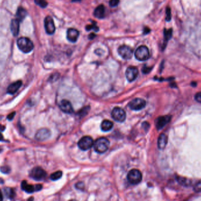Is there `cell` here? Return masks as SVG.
Here are the masks:
<instances>
[{"mask_svg":"<svg viewBox=\"0 0 201 201\" xmlns=\"http://www.w3.org/2000/svg\"><path fill=\"white\" fill-rule=\"evenodd\" d=\"M95 150L98 153H104L110 147V142L105 137H100L94 143Z\"/></svg>","mask_w":201,"mask_h":201,"instance_id":"6da1fadb","label":"cell"},{"mask_svg":"<svg viewBox=\"0 0 201 201\" xmlns=\"http://www.w3.org/2000/svg\"><path fill=\"white\" fill-rule=\"evenodd\" d=\"M17 45L20 50L23 52L28 53L31 52L34 48V44L31 40L26 37H21L17 41Z\"/></svg>","mask_w":201,"mask_h":201,"instance_id":"7a4b0ae2","label":"cell"},{"mask_svg":"<svg viewBox=\"0 0 201 201\" xmlns=\"http://www.w3.org/2000/svg\"><path fill=\"white\" fill-rule=\"evenodd\" d=\"M127 179L130 183L136 185L140 183L143 179V175L138 169H132L127 175Z\"/></svg>","mask_w":201,"mask_h":201,"instance_id":"3957f363","label":"cell"},{"mask_svg":"<svg viewBox=\"0 0 201 201\" xmlns=\"http://www.w3.org/2000/svg\"><path fill=\"white\" fill-rule=\"evenodd\" d=\"M135 57L139 61L147 60L150 57L149 49L145 45L139 46L135 52Z\"/></svg>","mask_w":201,"mask_h":201,"instance_id":"277c9868","label":"cell"},{"mask_svg":"<svg viewBox=\"0 0 201 201\" xmlns=\"http://www.w3.org/2000/svg\"><path fill=\"white\" fill-rule=\"evenodd\" d=\"M111 116L114 120L118 122H123L126 119V113L123 109L120 107H115L111 112Z\"/></svg>","mask_w":201,"mask_h":201,"instance_id":"5b68a950","label":"cell"},{"mask_svg":"<svg viewBox=\"0 0 201 201\" xmlns=\"http://www.w3.org/2000/svg\"><path fill=\"white\" fill-rule=\"evenodd\" d=\"M30 176L35 181H40L46 178V173L43 169L40 167H35L31 170Z\"/></svg>","mask_w":201,"mask_h":201,"instance_id":"8992f818","label":"cell"},{"mask_svg":"<svg viewBox=\"0 0 201 201\" xmlns=\"http://www.w3.org/2000/svg\"><path fill=\"white\" fill-rule=\"evenodd\" d=\"M94 141L90 136H85L82 137L78 143V147L82 150H87L91 148L94 145Z\"/></svg>","mask_w":201,"mask_h":201,"instance_id":"52a82bcc","label":"cell"},{"mask_svg":"<svg viewBox=\"0 0 201 201\" xmlns=\"http://www.w3.org/2000/svg\"><path fill=\"white\" fill-rule=\"evenodd\" d=\"M119 56L125 60H129L132 58L134 52L132 49L127 45H123L120 46L118 50Z\"/></svg>","mask_w":201,"mask_h":201,"instance_id":"ba28073f","label":"cell"},{"mask_svg":"<svg viewBox=\"0 0 201 201\" xmlns=\"http://www.w3.org/2000/svg\"><path fill=\"white\" fill-rule=\"evenodd\" d=\"M146 106V102L140 98H136L132 100L130 104L129 107L130 109L133 110L138 111L143 109Z\"/></svg>","mask_w":201,"mask_h":201,"instance_id":"9c48e42d","label":"cell"},{"mask_svg":"<svg viewBox=\"0 0 201 201\" xmlns=\"http://www.w3.org/2000/svg\"><path fill=\"white\" fill-rule=\"evenodd\" d=\"M51 135V131L46 128L39 129L35 135V139L38 141H44L50 137Z\"/></svg>","mask_w":201,"mask_h":201,"instance_id":"30bf717a","label":"cell"},{"mask_svg":"<svg viewBox=\"0 0 201 201\" xmlns=\"http://www.w3.org/2000/svg\"><path fill=\"white\" fill-rule=\"evenodd\" d=\"M44 26L46 28V32L48 34H53L55 31V26L54 24V20L50 16L46 17L44 20Z\"/></svg>","mask_w":201,"mask_h":201,"instance_id":"8fae6325","label":"cell"},{"mask_svg":"<svg viewBox=\"0 0 201 201\" xmlns=\"http://www.w3.org/2000/svg\"><path fill=\"white\" fill-rule=\"evenodd\" d=\"M138 73H139L138 70L136 67L131 66L127 68L125 72V76L127 80L130 82H132L134 81L137 78L138 76Z\"/></svg>","mask_w":201,"mask_h":201,"instance_id":"7c38bea8","label":"cell"},{"mask_svg":"<svg viewBox=\"0 0 201 201\" xmlns=\"http://www.w3.org/2000/svg\"><path fill=\"white\" fill-rule=\"evenodd\" d=\"M59 107L60 109L65 113L71 114L74 111V109L71 102L67 100L64 99L61 100L59 104Z\"/></svg>","mask_w":201,"mask_h":201,"instance_id":"4fadbf2b","label":"cell"},{"mask_svg":"<svg viewBox=\"0 0 201 201\" xmlns=\"http://www.w3.org/2000/svg\"><path fill=\"white\" fill-rule=\"evenodd\" d=\"M171 119V116L159 117L156 119V128L158 130L162 129L166 124H167L170 122Z\"/></svg>","mask_w":201,"mask_h":201,"instance_id":"5bb4252c","label":"cell"},{"mask_svg":"<svg viewBox=\"0 0 201 201\" xmlns=\"http://www.w3.org/2000/svg\"><path fill=\"white\" fill-rule=\"evenodd\" d=\"M79 32L75 28H69L67 30L66 37L67 39L71 43H75L78 39Z\"/></svg>","mask_w":201,"mask_h":201,"instance_id":"9a60e30c","label":"cell"},{"mask_svg":"<svg viewBox=\"0 0 201 201\" xmlns=\"http://www.w3.org/2000/svg\"><path fill=\"white\" fill-rule=\"evenodd\" d=\"M22 81L18 80L10 84L7 88V93L10 94H15L22 86Z\"/></svg>","mask_w":201,"mask_h":201,"instance_id":"2e32d148","label":"cell"},{"mask_svg":"<svg viewBox=\"0 0 201 201\" xmlns=\"http://www.w3.org/2000/svg\"><path fill=\"white\" fill-rule=\"evenodd\" d=\"M20 23L18 19H14L11 23V30L14 36H17L20 31Z\"/></svg>","mask_w":201,"mask_h":201,"instance_id":"e0dca14e","label":"cell"},{"mask_svg":"<svg viewBox=\"0 0 201 201\" xmlns=\"http://www.w3.org/2000/svg\"><path fill=\"white\" fill-rule=\"evenodd\" d=\"M105 9L104 5L101 4L99 5L95 9L94 12V16L99 19H104L105 17Z\"/></svg>","mask_w":201,"mask_h":201,"instance_id":"ac0fdd59","label":"cell"},{"mask_svg":"<svg viewBox=\"0 0 201 201\" xmlns=\"http://www.w3.org/2000/svg\"><path fill=\"white\" fill-rule=\"evenodd\" d=\"M168 142V137L167 135L162 133L158 137V147L159 149H163L165 148Z\"/></svg>","mask_w":201,"mask_h":201,"instance_id":"d6986e66","label":"cell"},{"mask_svg":"<svg viewBox=\"0 0 201 201\" xmlns=\"http://www.w3.org/2000/svg\"><path fill=\"white\" fill-rule=\"evenodd\" d=\"M21 189L28 194H31L36 191L35 186L27 183L26 181H23L21 182Z\"/></svg>","mask_w":201,"mask_h":201,"instance_id":"ffe728a7","label":"cell"},{"mask_svg":"<svg viewBox=\"0 0 201 201\" xmlns=\"http://www.w3.org/2000/svg\"><path fill=\"white\" fill-rule=\"evenodd\" d=\"M114 123L110 120H105L101 125V129L103 132H108L113 128Z\"/></svg>","mask_w":201,"mask_h":201,"instance_id":"44dd1931","label":"cell"},{"mask_svg":"<svg viewBox=\"0 0 201 201\" xmlns=\"http://www.w3.org/2000/svg\"><path fill=\"white\" fill-rule=\"evenodd\" d=\"M176 179L180 185H181L182 186H189L191 185V184H192V181L187 178H185V177L177 176L176 178Z\"/></svg>","mask_w":201,"mask_h":201,"instance_id":"7402d4cb","label":"cell"},{"mask_svg":"<svg viewBox=\"0 0 201 201\" xmlns=\"http://www.w3.org/2000/svg\"><path fill=\"white\" fill-rule=\"evenodd\" d=\"M26 14H27V13H26V10H24L22 7H20L18 9L17 14H16L17 19H18L20 21H21L25 19V17L26 16Z\"/></svg>","mask_w":201,"mask_h":201,"instance_id":"603a6c76","label":"cell"},{"mask_svg":"<svg viewBox=\"0 0 201 201\" xmlns=\"http://www.w3.org/2000/svg\"><path fill=\"white\" fill-rule=\"evenodd\" d=\"M5 195L9 199H13L15 196V193L13 189L10 188H6L4 189Z\"/></svg>","mask_w":201,"mask_h":201,"instance_id":"cb8c5ba5","label":"cell"},{"mask_svg":"<svg viewBox=\"0 0 201 201\" xmlns=\"http://www.w3.org/2000/svg\"><path fill=\"white\" fill-rule=\"evenodd\" d=\"M172 32L173 30L172 28H170L169 30L165 29L164 30V39H165V43H166L168 40H169L172 36Z\"/></svg>","mask_w":201,"mask_h":201,"instance_id":"d4e9b609","label":"cell"},{"mask_svg":"<svg viewBox=\"0 0 201 201\" xmlns=\"http://www.w3.org/2000/svg\"><path fill=\"white\" fill-rule=\"evenodd\" d=\"M62 176V172L61 171H57L51 174L50 178L52 181H57Z\"/></svg>","mask_w":201,"mask_h":201,"instance_id":"484cf974","label":"cell"},{"mask_svg":"<svg viewBox=\"0 0 201 201\" xmlns=\"http://www.w3.org/2000/svg\"><path fill=\"white\" fill-rule=\"evenodd\" d=\"M35 2L36 4L42 8H45L48 5V3L46 0H35Z\"/></svg>","mask_w":201,"mask_h":201,"instance_id":"4316f807","label":"cell"},{"mask_svg":"<svg viewBox=\"0 0 201 201\" xmlns=\"http://www.w3.org/2000/svg\"><path fill=\"white\" fill-rule=\"evenodd\" d=\"M0 170H1V172L2 173H3L4 174H10V172H11V168L8 166H2Z\"/></svg>","mask_w":201,"mask_h":201,"instance_id":"83f0119b","label":"cell"},{"mask_svg":"<svg viewBox=\"0 0 201 201\" xmlns=\"http://www.w3.org/2000/svg\"><path fill=\"white\" fill-rule=\"evenodd\" d=\"M194 190L195 192H201V180L198 182L194 187Z\"/></svg>","mask_w":201,"mask_h":201,"instance_id":"f1b7e54d","label":"cell"},{"mask_svg":"<svg viewBox=\"0 0 201 201\" xmlns=\"http://www.w3.org/2000/svg\"><path fill=\"white\" fill-rule=\"evenodd\" d=\"M91 30H94L95 31H98L99 30V28L98 27L97 25H95V24H93L86 27V30L90 31Z\"/></svg>","mask_w":201,"mask_h":201,"instance_id":"f546056e","label":"cell"},{"mask_svg":"<svg viewBox=\"0 0 201 201\" xmlns=\"http://www.w3.org/2000/svg\"><path fill=\"white\" fill-rule=\"evenodd\" d=\"M166 20L167 21H169L171 19V8L170 7L168 6L167 8V10H166Z\"/></svg>","mask_w":201,"mask_h":201,"instance_id":"4dcf8cb0","label":"cell"},{"mask_svg":"<svg viewBox=\"0 0 201 201\" xmlns=\"http://www.w3.org/2000/svg\"><path fill=\"white\" fill-rule=\"evenodd\" d=\"M119 2V0H110L109 4L111 7H114L118 6Z\"/></svg>","mask_w":201,"mask_h":201,"instance_id":"1f68e13d","label":"cell"},{"mask_svg":"<svg viewBox=\"0 0 201 201\" xmlns=\"http://www.w3.org/2000/svg\"><path fill=\"white\" fill-rule=\"evenodd\" d=\"M152 67H147V66H144L143 68V73L144 74H147L149 73L150 71H151Z\"/></svg>","mask_w":201,"mask_h":201,"instance_id":"d6a6232c","label":"cell"},{"mask_svg":"<svg viewBox=\"0 0 201 201\" xmlns=\"http://www.w3.org/2000/svg\"><path fill=\"white\" fill-rule=\"evenodd\" d=\"M195 99L196 102L201 103V92H199L195 94Z\"/></svg>","mask_w":201,"mask_h":201,"instance_id":"836d02e7","label":"cell"},{"mask_svg":"<svg viewBox=\"0 0 201 201\" xmlns=\"http://www.w3.org/2000/svg\"><path fill=\"white\" fill-rule=\"evenodd\" d=\"M15 114H16L15 111H13V112L11 113L10 114H9V115L7 116V119H8V120H10V121L12 120L14 118V116H15Z\"/></svg>","mask_w":201,"mask_h":201,"instance_id":"e575fe53","label":"cell"},{"mask_svg":"<svg viewBox=\"0 0 201 201\" xmlns=\"http://www.w3.org/2000/svg\"><path fill=\"white\" fill-rule=\"evenodd\" d=\"M76 187L77 188H78L79 189H82L84 187V183L82 182H79V183H78L77 185H76Z\"/></svg>","mask_w":201,"mask_h":201,"instance_id":"d590c367","label":"cell"},{"mask_svg":"<svg viewBox=\"0 0 201 201\" xmlns=\"http://www.w3.org/2000/svg\"><path fill=\"white\" fill-rule=\"evenodd\" d=\"M35 186L36 191H39L40 190H41L42 188V185H41V184H37V185H35Z\"/></svg>","mask_w":201,"mask_h":201,"instance_id":"8d00e7d4","label":"cell"},{"mask_svg":"<svg viewBox=\"0 0 201 201\" xmlns=\"http://www.w3.org/2000/svg\"><path fill=\"white\" fill-rule=\"evenodd\" d=\"M149 32H150V30H149V28L146 27L144 28V32H143L144 34H147L149 33Z\"/></svg>","mask_w":201,"mask_h":201,"instance_id":"74e56055","label":"cell"},{"mask_svg":"<svg viewBox=\"0 0 201 201\" xmlns=\"http://www.w3.org/2000/svg\"><path fill=\"white\" fill-rule=\"evenodd\" d=\"M96 37V35L94 33H91V34L89 36V39H94Z\"/></svg>","mask_w":201,"mask_h":201,"instance_id":"f35d334b","label":"cell"},{"mask_svg":"<svg viewBox=\"0 0 201 201\" xmlns=\"http://www.w3.org/2000/svg\"><path fill=\"white\" fill-rule=\"evenodd\" d=\"M3 200V196H2V194L0 190V201H2Z\"/></svg>","mask_w":201,"mask_h":201,"instance_id":"ab89813d","label":"cell"},{"mask_svg":"<svg viewBox=\"0 0 201 201\" xmlns=\"http://www.w3.org/2000/svg\"><path fill=\"white\" fill-rule=\"evenodd\" d=\"M2 139H3V136H2V135L0 133V141L2 140Z\"/></svg>","mask_w":201,"mask_h":201,"instance_id":"60d3db41","label":"cell"},{"mask_svg":"<svg viewBox=\"0 0 201 201\" xmlns=\"http://www.w3.org/2000/svg\"><path fill=\"white\" fill-rule=\"evenodd\" d=\"M4 183V181L0 178V184H2Z\"/></svg>","mask_w":201,"mask_h":201,"instance_id":"b9f144b4","label":"cell"},{"mask_svg":"<svg viewBox=\"0 0 201 201\" xmlns=\"http://www.w3.org/2000/svg\"><path fill=\"white\" fill-rule=\"evenodd\" d=\"M2 119V116H0V120H1Z\"/></svg>","mask_w":201,"mask_h":201,"instance_id":"7bdbcfd3","label":"cell"}]
</instances>
